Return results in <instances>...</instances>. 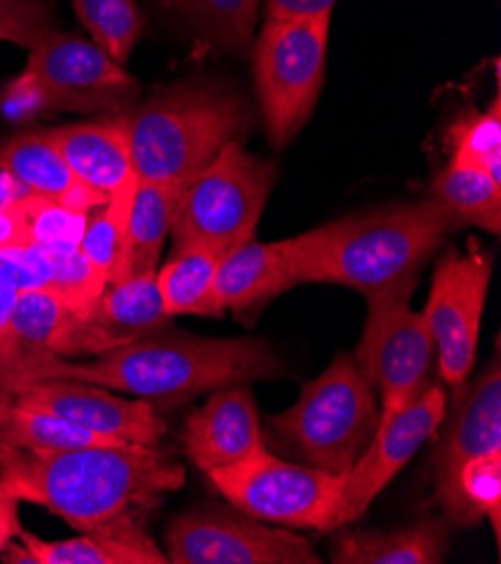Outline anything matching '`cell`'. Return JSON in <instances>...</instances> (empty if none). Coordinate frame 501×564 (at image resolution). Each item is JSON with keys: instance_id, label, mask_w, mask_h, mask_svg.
<instances>
[{"instance_id": "obj_4", "label": "cell", "mask_w": 501, "mask_h": 564, "mask_svg": "<svg viewBox=\"0 0 501 564\" xmlns=\"http://www.w3.org/2000/svg\"><path fill=\"white\" fill-rule=\"evenodd\" d=\"M138 183L185 192L220 149L241 140L250 108L209 82L178 84L124 110Z\"/></svg>"}, {"instance_id": "obj_16", "label": "cell", "mask_w": 501, "mask_h": 564, "mask_svg": "<svg viewBox=\"0 0 501 564\" xmlns=\"http://www.w3.org/2000/svg\"><path fill=\"white\" fill-rule=\"evenodd\" d=\"M443 419L445 393L440 384L429 382L403 412L378 427L369 447L347 475L338 529L353 524L369 511L371 501L407 466L425 441L434 436Z\"/></svg>"}, {"instance_id": "obj_14", "label": "cell", "mask_w": 501, "mask_h": 564, "mask_svg": "<svg viewBox=\"0 0 501 564\" xmlns=\"http://www.w3.org/2000/svg\"><path fill=\"white\" fill-rule=\"evenodd\" d=\"M170 326L172 315L164 311L155 272H146L108 284L84 313L68 311L52 354L101 356Z\"/></svg>"}, {"instance_id": "obj_22", "label": "cell", "mask_w": 501, "mask_h": 564, "mask_svg": "<svg viewBox=\"0 0 501 564\" xmlns=\"http://www.w3.org/2000/svg\"><path fill=\"white\" fill-rule=\"evenodd\" d=\"M181 196L183 192L172 187L138 183L122 243V257L108 284H120V281L138 274L157 272L164 239L172 232Z\"/></svg>"}, {"instance_id": "obj_25", "label": "cell", "mask_w": 501, "mask_h": 564, "mask_svg": "<svg viewBox=\"0 0 501 564\" xmlns=\"http://www.w3.org/2000/svg\"><path fill=\"white\" fill-rule=\"evenodd\" d=\"M432 196L448 207L461 223L499 235L501 230V185L472 166L450 162L432 183Z\"/></svg>"}, {"instance_id": "obj_31", "label": "cell", "mask_w": 501, "mask_h": 564, "mask_svg": "<svg viewBox=\"0 0 501 564\" xmlns=\"http://www.w3.org/2000/svg\"><path fill=\"white\" fill-rule=\"evenodd\" d=\"M198 25L228 50L246 52L252 45L257 14L263 0H176Z\"/></svg>"}, {"instance_id": "obj_8", "label": "cell", "mask_w": 501, "mask_h": 564, "mask_svg": "<svg viewBox=\"0 0 501 564\" xmlns=\"http://www.w3.org/2000/svg\"><path fill=\"white\" fill-rule=\"evenodd\" d=\"M330 14L268 19L252 50L268 135L286 147L311 120L326 77Z\"/></svg>"}, {"instance_id": "obj_11", "label": "cell", "mask_w": 501, "mask_h": 564, "mask_svg": "<svg viewBox=\"0 0 501 564\" xmlns=\"http://www.w3.org/2000/svg\"><path fill=\"white\" fill-rule=\"evenodd\" d=\"M174 564H319L313 544L288 527H265L243 511L196 509L172 520L164 535Z\"/></svg>"}, {"instance_id": "obj_32", "label": "cell", "mask_w": 501, "mask_h": 564, "mask_svg": "<svg viewBox=\"0 0 501 564\" xmlns=\"http://www.w3.org/2000/svg\"><path fill=\"white\" fill-rule=\"evenodd\" d=\"M47 252L52 259V281L47 293L70 313H84L104 293L108 279L90 265L79 248Z\"/></svg>"}, {"instance_id": "obj_19", "label": "cell", "mask_w": 501, "mask_h": 564, "mask_svg": "<svg viewBox=\"0 0 501 564\" xmlns=\"http://www.w3.org/2000/svg\"><path fill=\"white\" fill-rule=\"evenodd\" d=\"M183 443L187 457L205 473L239 464L268 447L252 391L243 382L216 389L187 419Z\"/></svg>"}, {"instance_id": "obj_24", "label": "cell", "mask_w": 501, "mask_h": 564, "mask_svg": "<svg viewBox=\"0 0 501 564\" xmlns=\"http://www.w3.org/2000/svg\"><path fill=\"white\" fill-rule=\"evenodd\" d=\"M127 441L101 436L77 427L59 416L17 405L0 397V447L21 449H68L84 445H120Z\"/></svg>"}, {"instance_id": "obj_6", "label": "cell", "mask_w": 501, "mask_h": 564, "mask_svg": "<svg viewBox=\"0 0 501 564\" xmlns=\"http://www.w3.org/2000/svg\"><path fill=\"white\" fill-rule=\"evenodd\" d=\"M140 84L92 41L54 30L30 50L25 70L6 86L0 106L14 120L34 112L129 110Z\"/></svg>"}, {"instance_id": "obj_27", "label": "cell", "mask_w": 501, "mask_h": 564, "mask_svg": "<svg viewBox=\"0 0 501 564\" xmlns=\"http://www.w3.org/2000/svg\"><path fill=\"white\" fill-rule=\"evenodd\" d=\"M17 538H21L36 564H170L166 553H151L122 540L95 533L45 542L21 527Z\"/></svg>"}, {"instance_id": "obj_20", "label": "cell", "mask_w": 501, "mask_h": 564, "mask_svg": "<svg viewBox=\"0 0 501 564\" xmlns=\"http://www.w3.org/2000/svg\"><path fill=\"white\" fill-rule=\"evenodd\" d=\"M0 166L12 172L32 194L66 207L90 212L108 205L104 194L79 181L47 131L19 133L0 144Z\"/></svg>"}, {"instance_id": "obj_18", "label": "cell", "mask_w": 501, "mask_h": 564, "mask_svg": "<svg viewBox=\"0 0 501 564\" xmlns=\"http://www.w3.org/2000/svg\"><path fill=\"white\" fill-rule=\"evenodd\" d=\"M47 135L79 181L104 194L110 207L131 214L138 176L124 112L95 122L47 129Z\"/></svg>"}, {"instance_id": "obj_30", "label": "cell", "mask_w": 501, "mask_h": 564, "mask_svg": "<svg viewBox=\"0 0 501 564\" xmlns=\"http://www.w3.org/2000/svg\"><path fill=\"white\" fill-rule=\"evenodd\" d=\"M17 209L30 241L45 250L79 248L88 225V212L66 207L39 194L25 196Z\"/></svg>"}, {"instance_id": "obj_38", "label": "cell", "mask_w": 501, "mask_h": 564, "mask_svg": "<svg viewBox=\"0 0 501 564\" xmlns=\"http://www.w3.org/2000/svg\"><path fill=\"white\" fill-rule=\"evenodd\" d=\"M21 529L19 520V499L0 486V553L17 538Z\"/></svg>"}, {"instance_id": "obj_26", "label": "cell", "mask_w": 501, "mask_h": 564, "mask_svg": "<svg viewBox=\"0 0 501 564\" xmlns=\"http://www.w3.org/2000/svg\"><path fill=\"white\" fill-rule=\"evenodd\" d=\"M66 315L68 308L50 293H21L3 347H0V365L52 354L62 335Z\"/></svg>"}, {"instance_id": "obj_7", "label": "cell", "mask_w": 501, "mask_h": 564, "mask_svg": "<svg viewBox=\"0 0 501 564\" xmlns=\"http://www.w3.org/2000/svg\"><path fill=\"white\" fill-rule=\"evenodd\" d=\"M274 176V164L248 153L241 140L222 147L178 200L170 232L174 250L207 246L228 257L252 241Z\"/></svg>"}, {"instance_id": "obj_17", "label": "cell", "mask_w": 501, "mask_h": 564, "mask_svg": "<svg viewBox=\"0 0 501 564\" xmlns=\"http://www.w3.org/2000/svg\"><path fill=\"white\" fill-rule=\"evenodd\" d=\"M326 237V225L306 235L257 243L254 239L220 261L214 295L222 311H254L302 284V270L311 252Z\"/></svg>"}, {"instance_id": "obj_40", "label": "cell", "mask_w": 501, "mask_h": 564, "mask_svg": "<svg viewBox=\"0 0 501 564\" xmlns=\"http://www.w3.org/2000/svg\"><path fill=\"white\" fill-rule=\"evenodd\" d=\"M28 232L23 228V220L19 216L17 205L10 209H0V248L28 243Z\"/></svg>"}, {"instance_id": "obj_29", "label": "cell", "mask_w": 501, "mask_h": 564, "mask_svg": "<svg viewBox=\"0 0 501 564\" xmlns=\"http://www.w3.org/2000/svg\"><path fill=\"white\" fill-rule=\"evenodd\" d=\"M73 6L92 43L124 66L142 36L135 0H73Z\"/></svg>"}, {"instance_id": "obj_10", "label": "cell", "mask_w": 501, "mask_h": 564, "mask_svg": "<svg viewBox=\"0 0 501 564\" xmlns=\"http://www.w3.org/2000/svg\"><path fill=\"white\" fill-rule=\"evenodd\" d=\"M412 291L367 297V324L356 362L380 393V425L392 421L427 389L436 354L423 311L410 306Z\"/></svg>"}, {"instance_id": "obj_37", "label": "cell", "mask_w": 501, "mask_h": 564, "mask_svg": "<svg viewBox=\"0 0 501 564\" xmlns=\"http://www.w3.org/2000/svg\"><path fill=\"white\" fill-rule=\"evenodd\" d=\"M338 0H265L268 19H291V17H319L330 14Z\"/></svg>"}, {"instance_id": "obj_33", "label": "cell", "mask_w": 501, "mask_h": 564, "mask_svg": "<svg viewBox=\"0 0 501 564\" xmlns=\"http://www.w3.org/2000/svg\"><path fill=\"white\" fill-rule=\"evenodd\" d=\"M459 488L477 522L490 518L499 540L501 522V453H490L468 462L459 475Z\"/></svg>"}, {"instance_id": "obj_34", "label": "cell", "mask_w": 501, "mask_h": 564, "mask_svg": "<svg viewBox=\"0 0 501 564\" xmlns=\"http://www.w3.org/2000/svg\"><path fill=\"white\" fill-rule=\"evenodd\" d=\"M127 223H129L127 212L104 205L101 214H97L95 218H88L86 232L79 243L81 254L108 281H110V276H113V272L120 263V257H122Z\"/></svg>"}, {"instance_id": "obj_41", "label": "cell", "mask_w": 501, "mask_h": 564, "mask_svg": "<svg viewBox=\"0 0 501 564\" xmlns=\"http://www.w3.org/2000/svg\"><path fill=\"white\" fill-rule=\"evenodd\" d=\"M32 192L12 174L6 166H0V209H10L19 205Z\"/></svg>"}, {"instance_id": "obj_36", "label": "cell", "mask_w": 501, "mask_h": 564, "mask_svg": "<svg viewBox=\"0 0 501 564\" xmlns=\"http://www.w3.org/2000/svg\"><path fill=\"white\" fill-rule=\"evenodd\" d=\"M0 268H3L19 293H47L52 281V259L45 248L34 241L0 248Z\"/></svg>"}, {"instance_id": "obj_21", "label": "cell", "mask_w": 501, "mask_h": 564, "mask_svg": "<svg viewBox=\"0 0 501 564\" xmlns=\"http://www.w3.org/2000/svg\"><path fill=\"white\" fill-rule=\"evenodd\" d=\"M448 553V527L427 520L396 531H345L330 551L336 564H440Z\"/></svg>"}, {"instance_id": "obj_35", "label": "cell", "mask_w": 501, "mask_h": 564, "mask_svg": "<svg viewBox=\"0 0 501 564\" xmlns=\"http://www.w3.org/2000/svg\"><path fill=\"white\" fill-rule=\"evenodd\" d=\"M52 0H0V41L32 50L54 32Z\"/></svg>"}, {"instance_id": "obj_13", "label": "cell", "mask_w": 501, "mask_h": 564, "mask_svg": "<svg viewBox=\"0 0 501 564\" xmlns=\"http://www.w3.org/2000/svg\"><path fill=\"white\" fill-rule=\"evenodd\" d=\"M0 397L12 399L21 408L41 410L88 432L127 443L157 445L166 432V425L157 416L153 403L142 399H122L106 387L90 382L36 380L17 384Z\"/></svg>"}, {"instance_id": "obj_23", "label": "cell", "mask_w": 501, "mask_h": 564, "mask_svg": "<svg viewBox=\"0 0 501 564\" xmlns=\"http://www.w3.org/2000/svg\"><path fill=\"white\" fill-rule=\"evenodd\" d=\"M220 254L207 246L176 248L172 259L157 272V291L166 315H222L214 295Z\"/></svg>"}, {"instance_id": "obj_15", "label": "cell", "mask_w": 501, "mask_h": 564, "mask_svg": "<svg viewBox=\"0 0 501 564\" xmlns=\"http://www.w3.org/2000/svg\"><path fill=\"white\" fill-rule=\"evenodd\" d=\"M501 453V367L499 360L466 391L434 459L436 501L450 524L472 529V518L459 488L464 466L477 457Z\"/></svg>"}, {"instance_id": "obj_28", "label": "cell", "mask_w": 501, "mask_h": 564, "mask_svg": "<svg viewBox=\"0 0 501 564\" xmlns=\"http://www.w3.org/2000/svg\"><path fill=\"white\" fill-rule=\"evenodd\" d=\"M450 162L472 166L501 185V97L486 110H470L448 129Z\"/></svg>"}, {"instance_id": "obj_2", "label": "cell", "mask_w": 501, "mask_h": 564, "mask_svg": "<svg viewBox=\"0 0 501 564\" xmlns=\"http://www.w3.org/2000/svg\"><path fill=\"white\" fill-rule=\"evenodd\" d=\"M282 373L280 358L259 337L214 340L170 326L110 349L86 365L66 362L54 354L3 362L0 393L36 380H79L172 408L207 391L250 380H272Z\"/></svg>"}, {"instance_id": "obj_9", "label": "cell", "mask_w": 501, "mask_h": 564, "mask_svg": "<svg viewBox=\"0 0 501 564\" xmlns=\"http://www.w3.org/2000/svg\"><path fill=\"white\" fill-rule=\"evenodd\" d=\"M214 488L246 516L291 529H338L347 475H330L268 447L252 457L207 473Z\"/></svg>"}, {"instance_id": "obj_39", "label": "cell", "mask_w": 501, "mask_h": 564, "mask_svg": "<svg viewBox=\"0 0 501 564\" xmlns=\"http://www.w3.org/2000/svg\"><path fill=\"white\" fill-rule=\"evenodd\" d=\"M19 289L14 286V281L10 279V274L0 268V347H3L6 333L14 313V306L19 302Z\"/></svg>"}, {"instance_id": "obj_12", "label": "cell", "mask_w": 501, "mask_h": 564, "mask_svg": "<svg viewBox=\"0 0 501 564\" xmlns=\"http://www.w3.org/2000/svg\"><path fill=\"white\" fill-rule=\"evenodd\" d=\"M490 276L492 257L477 241H468L466 252L448 250L436 263L423 315L436 345L438 371L450 384H461L472 371Z\"/></svg>"}, {"instance_id": "obj_1", "label": "cell", "mask_w": 501, "mask_h": 564, "mask_svg": "<svg viewBox=\"0 0 501 564\" xmlns=\"http://www.w3.org/2000/svg\"><path fill=\"white\" fill-rule=\"evenodd\" d=\"M185 484L172 453L146 443L84 445L68 449L0 447V486L64 518L79 533L116 538L160 551L146 518Z\"/></svg>"}, {"instance_id": "obj_3", "label": "cell", "mask_w": 501, "mask_h": 564, "mask_svg": "<svg viewBox=\"0 0 501 564\" xmlns=\"http://www.w3.org/2000/svg\"><path fill=\"white\" fill-rule=\"evenodd\" d=\"M461 220L434 196L326 225L302 284H340L364 297L414 291L418 274Z\"/></svg>"}, {"instance_id": "obj_5", "label": "cell", "mask_w": 501, "mask_h": 564, "mask_svg": "<svg viewBox=\"0 0 501 564\" xmlns=\"http://www.w3.org/2000/svg\"><path fill=\"white\" fill-rule=\"evenodd\" d=\"M380 425L375 391L351 354H340L330 367L302 387L299 401L268 419L265 445L284 459L349 475Z\"/></svg>"}]
</instances>
